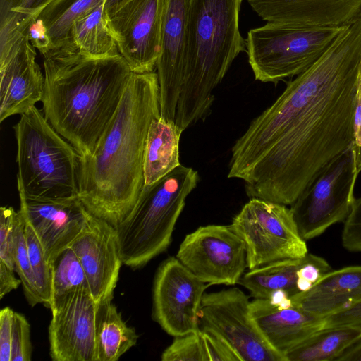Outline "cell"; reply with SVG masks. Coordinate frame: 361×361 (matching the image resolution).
Masks as SVG:
<instances>
[{
	"instance_id": "cell-1",
	"label": "cell",
	"mask_w": 361,
	"mask_h": 361,
	"mask_svg": "<svg viewBox=\"0 0 361 361\" xmlns=\"http://www.w3.org/2000/svg\"><path fill=\"white\" fill-rule=\"evenodd\" d=\"M361 89V18L287 84L231 149L228 178L247 195L291 205L355 142Z\"/></svg>"
},
{
	"instance_id": "cell-2",
	"label": "cell",
	"mask_w": 361,
	"mask_h": 361,
	"mask_svg": "<svg viewBox=\"0 0 361 361\" xmlns=\"http://www.w3.org/2000/svg\"><path fill=\"white\" fill-rule=\"evenodd\" d=\"M160 117L157 72L133 73L94 151L80 157L78 197L90 214L115 226L133 209L145 186L148 130Z\"/></svg>"
},
{
	"instance_id": "cell-3",
	"label": "cell",
	"mask_w": 361,
	"mask_h": 361,
	"mask_svg": "<svg viewBox=\"0 0 361 361\" xmlns=\"http://www.w3.org/2000/svg\"><path fill=\"white\" fill-rule=\"evenodd\" d=\"M42 112L78 151L90 155L115 116L133 72L120 54L44 58Z\"/></svg>"
},
{
	"instance_id": "cell-4",
	"label": "cell",
	"mask_w": 361,
	"mask_h": 361,
	"mask_svg": "<svg viewBox=\"0 0 361 361\" xmlns=\"http://www.w3.org/2000/svg\"><path fill=\"white\" fill-rule=\"evenodd\" d=\"M242 0H189L184 80L175 122L185 130L211 113L215 87L246 51L239 18Z\"/></svg>"
},
{
	"instance_id": "cell-5",
	"label": "cell",
	"mask_w": 361,
	"mask_h": 361,
	"mask_svg": "<svg viewBox=\"0 0 361 361\" xmlns=\"http://www.w3.org/2000/svg\"><path fill=\"white\" fill-rule=\"evenodd\" d=\"M13 130L18 192L43 200L77 197L81 156L43 112L32 106L20 115Z\"/></svg>"
},
{
	"instance_id": "cell-6",
	"label": "cell",
	"mask_w": 361,
	"mask_h": 361,
	"mask_svg": "<svg viewBox=\"0 0 361 361\" xmlns=\"http://www.w3.org/2000/svg\"><path fill=\"white\" fill-rule=\"evenodd\" d=\"M199 180L197 171L180 165L144 186L133 209L114 226L123 264L139 269L167 250L186 198Z\"/></svg>"
},
{
	"instance_id": "cell-7",
	"label": "cell",
	"mask_w": 361,
	"mask_h": 361,
	"mask_svg": "<svg viewBox=\"0 0 361 361\" xmlns=\"http://www.w3.org/2000/svg\"><path fill=\"white\" fill-rule=\"evenodd\" d=\"M305 28L267 22L251 29L246 39L248 63L255 80L278 82L312 66L345 27Z\"/></svg>"
},
{
	"instance_id": "cell-8",
	"label": "cell",
	"mask_w": 361,
	"mask_h": 361,
	"mask_svg": "<svg viewBox=\"0 0 361 361\" xmlns=\"http://www.w3.org/2000/svg\"><path fill=\"white\" fill-rule=\"evenodd\" d=\"M361 169L355 143L335 159L290 205L305 240L344 221L355 200L354 189Z\"/></svg>"
},
{
	"instance_id": "cell-9",
	"label": "cell",
	"mask_w": 361,
	"mask_h": 361,
	"mask_svg": "<svg viewBox=\"0 0 361 361\" xmlns=\"http://www.w3.org/2000/svg\"><path fill=\"white\" fill-rule=\"evenodd\" d=\"M233 230L245 245L247 268L299 259L307 253L290 208L252 197L233 217Z\"/></svg>"
},
{
	"instance_id": "cell-10",
	"label": "cell",
	"mask_w": 361,
	"mask_h": 361,
	"mask_svg": "<svg viewBox=\"0 0 361 361\" xmlns=\"http://www.w3.org/2000/svg\"><path fill=\"white\" fill-rule=\"evenodd\" d=\"M248 296L238 288L205 293L199 314V329L224 340L241 361H287L265 340L253 321Z\"/></svg>"
},
{
	"instance_id": "cell-11",
	"label": "cell",
	"mask_w": 361,
	"mask_h": 361,
	"mask_svg": "<svg viewBox=\"0 0 361 361\" xmlns=\"http://www.w3.org/2000/svg\"><path fill=\"white\" fill-rule=\"evenodd\" d=\"M176 257L209 285H235L247 267L245 245L231 225L199 227L185 237Z\"/></svg>"
},
{
	"instance_id": "cell-12",
	"label": "cell",
	"mask_w": 361,
	"mask_h": 361,
	"mask_svg": "<svg viewBox=\"0 0 361 361\" xmlns=\"http://www.w3.org/2000/svg\"><path fill=\"white\" fill-rule=\"evenodd\" d=\"M209 286L176 257L166 259L154 279L153 319L173 337L198 331L200 306Z\"/></svg>"
},
{
	"instance_id": "cell-13",
	"label": "cell",
	"mask_w": 361,
	"mask_h": 361,
	"mask_svg": "<svg viewBox=\"0 0 361 361\" xmlns=\"http://www.w3.org/2000/svg\"><path fill=\"white\" fill-rule=\"evenodd\" d=\"M99 307L90 290L85 288L54 302L49 326V352L54 361H97Z\"/></svg>"
},
{
	"instance_id": "cell-14",
	"label": "cell",
	"mask_w": 361,
	"mask_h": 361,
	"mask_svg": "<svg viewBox=\"0 0 361 361\" xmlns=\"http://www.w3.org/2000/svg\"><path fill=\"white\" fill-rule=\"evenodd\" d=\"M162 0H132L108 17L118 51L134 73L156 70Z\"/></svg>"
},
{
	"instance_id": "cell-15",
	"label": "cell",
	"mask_w": 361,
	"mask_h": 361,
	"mask_svg": "<svg viewBox=\"0 0 361 361\" xmlns=\"http://www.w3.org/2000/svg\"><path fill=\"white\" fill-rule=\"evenodd\" d=\"M189 0H162L160 54L156 72L161 118L175 121L184 80Z\"/></svg>"
},
{
	"instance_id": "cell-16",
	"label": "cell",
	"mask_w": 361,
	"mask_h": 361,
	"mask_svg": "<svg viewBox=\"0 0 361 361\" xmlns=\"http://www.w3.org/2000/svg\"><path fill=\"white\" fill-rule=\"evenodd\" d=\"M71 247L83 267L93 299L98 304L111 301L123 264L115 227L91 214Z\"/></svg>"
},
{
	"instance_id": "cell-17",
	"label": "cell",
	"mask_w": 361,
	"mask_h": 361,
	"mask_svg": "<svg viewBox=\"0 0 361 361\" xmlns=\"http://www.w3.org/2000/svg\"><path fill=\"white\" fill-rule=\"evenodd\" d=\"M19 193L20 211L33 228L51 264L87 226L91 214L77 197L35 199Z\"/></svg>"
},
{
	"instance_id": "cell-18",
	"label": "cell",
	"mask_w": 361,
	"mask_h": 361,
	"mask_svg": "<svg viewBox=\"0 0 361 361\" xmlns=\"http://www.w3.org/2000/svg\"><path fill=\"white\" fill-rule=\"evenodd\" d=\"M35 48L24 37L0 59V121L23 114L42 101L44 75Z\"/></svg>"
},
{
	"instance_id": "cell-19",
	"label": "cell",
	"mask_w": 361,
	"mask_h": 361,
	"mask_svg": "<svg viewBox=\"0 0 361 361\" xmlns=\"http://www.w3.org/2000/svg\"><path fill=\"white\" fill-rule=\"evenodd\" d=\"M267 22L298 27L347 26L361 18V0H247Z\"/></svg>"
},
{
	"instance_id": "cell-20",
	"label": "cell",
	"mask_w": 361,
	"mask_h": 361,
	"mask_svg": "<svg viewBox=\"0 0 361 361\" xmlns=\"http://www.w3.org/2000/svg\"><path fill=\"white\" fill-rule=\"evenodd\" d=\"M250 312L267 343L283 355L324 326V318L293 305L279 307L269 299H254Z\"/></svg>"
},
{
	"instance_id": "cell-21",
	"label": "cell",
	"mask_w": 361,
	"mask_h": 361,
	"mask_svg": "<svg viewBox=\"0 0 361 361\" xmlns=\"http://www.w3.org/2000/svg\"><path fill=\"white\" fill-rule=\"evenodd\" d=\"M104 0H54L28 28L26 38L44 58L77 51L71 32L77 20Z\"/></svg>"
},
{
	"instance_id": "cell-22",
	"label": "cell",
	"mask_w": 361,
	"mask_h": 361,
	"mask_svg": "<svg viewBox=\"0 0 361 361\" xmlns=\"http://www.w3.org/2000/svg\"><path fill=\"white\" fill-rule=\"evenodd\" d=\"M290 298L292 305L319 317L338 312L361 300V266L331 270Z\"/></svg>"
},
{
	"instance_id": "cell-23",
	"label": "cell",
	"mask_w": 361,
	"mask_h": 361,
	"mask_svg": "<svg viewBox=\"0 0 361 361\" xmlns=\"http://www.w3.org/2000/svg\"><path fill=\"white\" fill-rule=\"evenodd\" d=\"M183 130L175 121L160 117L152 121L144 155L145 186L154 184L180 165L179 143Z\"/></svg>"
},
{
	"instance_id": "cell-24",
	"label": "cell",
	"mask_w": 361,
	"mask_h": 361,
	"mask_svg": "<svg viewBox=\"0 0 361 361\" xmlns=\"http://www.w3.org/2000/svg\"><path fill=\"white\" fill-rule=\"evenodd\" d=\"M305 257L277 261L249 269L238 281L254 299H269L277 290L286 291L290 298L299 293L297 288L298 271Z\"/></svg>"
},
{
	"instance_id": "cell-25",
	"label": "cell",
	"mask_w": 361,
	"mask_h": 361,
	"mask_svg": "<svg viewBox=\"0 0 361 361\" xmlns=\"http://www.w3.org/2000/svg\"><path fill=\"white\" fill-rule=\"evenodd\" d=\"M139 336L128 326L111 301L99 304L97 345V361H116L135 346Z\"/></svg>"
},
{
	"instance_id": "cell-26",
	"label": "cell",
	"mask_w": 361,
	"mask_h": 361,
	"mask_svg": "<svg viewBox=\"0 0 361 361\" xmlns=\"http://www.w3.org/2000/svg\"><path fill=\"white\" fill-rule=\"evenodd\" d=\"M72 40L77 51L96 57L119 54L104 3L74 23Z\"/></svg>"
},
{
	"instance_id": "cell-27",
	"label": "cell",
	"mask_w": 361,
	"mask_h": 361,
	"mask_svg": "<svg viewBox=\"0 0 361 361\" xmlns=\"http://www.w3.org/2000/svg\"><path fill=\"white\" fill-rule=\"evenodd\" d=\"M361 337L351 328L321 329L285 354L287 361H333Z\"/></svg>"
},
{
	"instance_id": "cell-28",
	"label": "cell",
	"mask_w": 361,
	"mask_h": 361,
	"mask_svg": "<svg viewBox=\"0 0 361 361\" xmlns=\"http://www.w3.org/2000/svg\"><path fill=\"white\" fill-rule=\"evenodd\" d=\"M54 0H0V59L26 37L30 25Z\"/></svg>"
},
{
	"instance_id": "cell-29",
	"label": "cell",
	"mask_w": 361,
	"mask_h": 361,
	"mask_svg": "<svg viewBox=\"0 0 361 361\" xmlns=\"http://www.w3.org/2000/svg\"><path fill=\"white\" fill-rule=\"evenodd\" d=\"M51 267V296L48 308H51L55 300L71 292L82 288L90 290L83 267L71 247L60 252Z\"/></svg>"
},
{
	"instance_id": "cell-30",
	"label": "cell",
	"mask_w": 361,
	"mask_h": 361,
	"mask_svg": "<svg viewBox=\"0 0 361 361\" xmlns=\"http://www.w3.org/2000/svg\"><path fill=\"white\" fill-rule=\"evenodd\" d=\"M18 211L12 207L0 209V298L17 289L21 281L16 277L15 231Z\"/></svg>"
},
{
	"instance_id": "cell-31",
	"label": "cell",
	"mask_w": 361,
	"mask_h": 361,
	"mask_svg": "<svg viewBox=\"0 0 361 361\" xmlns=\"http://www.w3.org/2000/svg\"><path fill=\"white\" fill-rule=\"evenodd\" d=\"M14 264L16 273L21 281L24 295L28 304L34 307L39 303H42L29 258L25 219L20 210H18L15 231Z\"/></svg>"
},
{
	"instance_id": "cell-32",
	"label": "cell",
	"mask_w": 361,
	"mask_h": 361,
	"mask_svg": "<svg viewBox=\"0 0 361 361\" xmlns=\"http://www.w3.org/2000/svg\"><path fill=\"white\" fill-rule=\"evenodd\" d=\"M25 237L30 264L42 304L49 306L51 296V267L33 228L25 221Z\"/></svg>"
},
{
	"instance_id": "cell-33",
	"label": "cell",
	"mask_w": 361,
	"mask_h": 361,
	"mask_svg": "<svg viewBox=\"0 0 361 361\" xmlns=\"http://www.w3.org/2000/svg\"><path fill=\"white\" fill-rule=\"evenodd\" d=\"M162 361H208L200 329L175 336L162 353Z\"/></svg>"
},
{
	"instance_id": "cell-34",
	"label": "cell",
	"mask_w": 361,
	"mask_h": 361,
	"mask_svg": "<svg viewBox=\"0 0 361 361\" xmlns=\"http://www.w3.org/2000/svg\"><path fill=\"white\" fill-rule=\"evenodd\" d=\"M32 353L30 324L23 314L15 312L11 343V361H30Z\"/></svg>"
},
{
	"instance_id": "cell-35",
	"label": "cell",
	"mask_w": 361,
	"mask_h": 361,
	"mask_svg": "<svg viewBox=\"0 0 361 361\" xmlns=\"http://www.w3.org/2000/svg\"><path fill=\"white\" fill-rule=\"evenodd\" d=\"M332 269L322 257L307 253L305 260L298 271L297 288L300 292L308 290L322 276Z\"/></svg>"
},
{
	"instance_id": "cell-36",
	"label": "cell",
	"mask_w": 361,
	"mask_h": 361,
	"mask_svg": "<svg viewBox=\"0 0 361 361\" xmlns=\"http://www.w3.org/2000/svg\"><path fill=\"white\" fill-rule=\"evenodd\" d=\"M342 245L350 252H361V197L355 199L344 221Z\"/></svg>"
},
{
	"instance_id": "cell-37",
	"label": "cell",
	"mask_w": 361,
	"mask_h": 361,
	"mask_svg": "<svg viewBox=\"0 0 361 361\" xmlns=\"http://www.w3.org/2000/svg\"><path fill=\"white\" fill-rule=\"evenodd\" d=\"M208 361H241L234 350L221 338L207 329H200Z\"/></svg>"
},
{
	"instance_id": "cell-38",
	"label": "cell",
	"mask_w": 361,
	"mask_h": 361,
	"mask_svg": "<svg viewBox=\"0 0 361 361\" xmlns=\"http://www.w3.org/2000/svg\"><path fill=\"white\" fill-rule=\"evenodd\" d=\"M327 328H351L361 331V300L324 317L323 329Z\"/></svg>"
},
{
	"instance_id": "cell-39",
	"label": "cell",
	"mask_w": 361,
	"mask_h": 361,
	"mask_svg": "<svg viewBox=\"0 0 361 361\" xmlns=\"http://www.w3.org/2000/svg\"><path fill=\"white\" fill-rule=\"evenodd\" d=\"M14 312L9 307L0 311V361H11Z\"/></svg>"
},
{
	"instance_id": "cell-40",
	"label": "cell",
	"mask_w": 361,
	"mask_h": 361,
	"mask_svg": "<svg viewBox=\"0 0 361 361\" xmlns=\"http://www.w3.org/2000/svg\"><path fill=\"white\" fill-rule=\"evenodd\" d=\"M354 135L357 162L361 169V89L355 116Z\"/></svg>"
},
{
	"instance_id": "cell-41",
	"label": "cell",
	"mask_w": 361,
	"mask_h": 361,
	"mask_svg": "<svg viewBox=\"0 0 361 361\" xmlns=\"http://www.w3.org/2000/svg\"><path fill=\"white\" fill-rule=\"evenodd\" d=\"M336 361H361V337L346 348Z\"/></svg>"
},
{
	"instance_id": "cell-42",
	"label": "cell",
	"mask_w": 361,
	"mask_h": 361,
	"mask_svg": "<svg viewBox=\"0 0 361 361\" xmlns=\"http://www.w3.org/2000/svg\"><path fill=\"white\" fill-rule=\"evenodd\" d=\"M130 1L132 0H104V8L107 17Z\"/></svg>"
}]
</instances>
